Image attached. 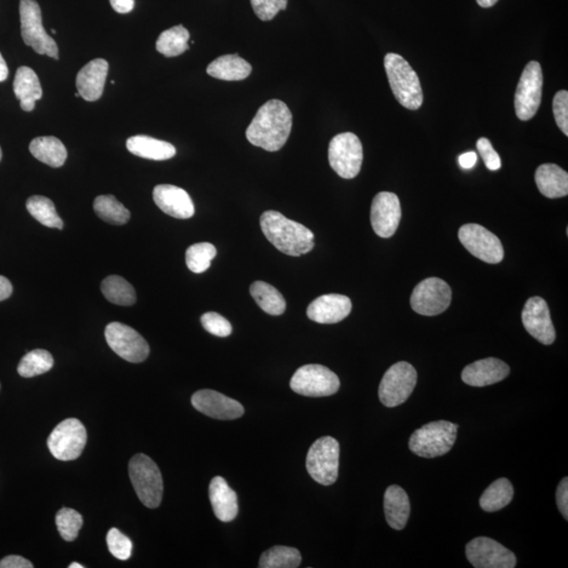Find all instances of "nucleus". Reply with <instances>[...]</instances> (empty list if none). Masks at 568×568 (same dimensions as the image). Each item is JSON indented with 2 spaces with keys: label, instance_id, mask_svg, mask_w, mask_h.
<instances>
[{
  "label": "nucleus",
  "instance_id": "nucleus-7",
  "mask_svg": "<svg viewBox=\"0 0 568 568\" xmlns=\"http://www.w3.org/2000/svg\"><path fill=\"white\" fill-rule=\"evenodd\" d=\"M340 442L335 438L326 436L316 440L308 452V473L321 485L334 484L340 469Z\"/></svg>",
  "mask_w": 568,
  "mask_h": 568
},
{
  "label": "nucleus",
  "instance_id": "nucleus-10",
  "mask_svg": "<svg viewBox=\"0 0 568 568\" xmlns=\"http://www.w3.org/2000/svg\"><path fill=\"white\" fill-rule=\"evenodd\" d=\"M329 162L332 169L344 180H353L359 174L364 162V148L357 135L341 133L330 142Z\"/></svg>",
  "mask_w": 568,
  "mask_h": 568
},
{
  "label": "nucleus",
  "instance_id": "nucleus-20",
  "mask_svg": "<svg viewBox=\"0 0 568 568\" xmlns=\"http://www.w3.org/2000/svg\"><path fill=\"white\" fill-rule=\"evenodd\" d=\"M352 301L340 294L324 295L308 308V317L321 324H334L346 319L352 312Z\"/></svg>",
  "mask_w": 568,
  "mask_h": 568
},
{
  "label": "nucleus",
  "instance_id": "nucleus-12",
  "mask_svg": "<svg viewBox=\"0 0 568 568\" xmlns=\"http://www.w3.org/2000/svg\"><path fill=\"white\" fill-rule=\"evenodd\" d=\"M543 74L540 63L530 61L522 72L515 95L516 114L522 122H527L537 114L541 105Z\"/></svg>",
  "mask_w": 568,
  "mask_h": 568
},
{
  "label": "nucleus",
  "instance_id": "nucleus-11",
  "mask_svg": "<svg viewBox=\"0 0 568 568\" xmlns=\"http://www.w3.org/2000/svg\"><path fill=\"white\" fill-rule=\"evenodd\" d=\"M87 429L77 419H66L51 433L48 446L51 454L60 461L76 460L87 444Z\"/></svg>",
  "mask_w": 568,
  "mask_h": 568
},
{
  "label": "nucleus",
  "instance_id": "nucleus-46",
  "mask_svg": "<svg viewBox=\"0 0 568 568\" xmlns=\"http://www.w3.org/2000/svg\"><path fill=\"white\" fill-rule=\"evenodd\" d=\"M556 505L564 516V519H568V479L567 477L561 480L558 489L556 492Z\"/></svg>",
  "mask_w": 568,
  "mask_h": 568
},
{
  "label": "nucleus",
  "instance_id": "nucleus-18",
  "mask_svg": "<svg viewBox=\"0 0 568 568\" xmlns=\"http://www.w3.org/2000/svg\"><path fill=\"white\" fill-rule=\"evenodd\" d=\"M522 323L529 334L544 346H550L556 340V330L550 318L547 301L541 297H532L522 311Z\"/></svg>",
  "mask_w": 568,
  "mask_h": 568
},
{
  "label": "nucleus",
  "instance_id": "nucleus-36",
  "mask_svg": "<svg viewBox=\"0 0 568 568\" xmlns=\"http://www.w3.org/2000/svg\"><path fill=\"white\" fill-rule=\"evenodd\" d=\"M302 556L297 548L274 547L261 555L260 568H296L301 564Z\"/></svg>",
  "mask_w": 568,
  "mask_h": 568
},
{
  "label": "nucleus",
  "instance_id": "nucleus-27",
  "mask_svg": "<svg viewBox=\"0 0 568 568\" xmlns=\"http://www.w3.org/2000/svg\"><path fill=\"white\" fill-rule=\"evenodd\" d=\"M16 99L20 101L22 110L32 112L36 102L42 100L43 90L36 73L28 67H20L16 72L14 84Z\"/></svg>",
  "mask_w": 568,
  "mask_h": 568
},
{
  "label": "nucleus",
  "instance_id": "nucleus-13",
  "mask_svg": "<svg viewBox=\"0 0 568 568\" xmlns=\"http://www.w3.org/2000/svg\"><path fill=\"white\" fill-rule=\"evenodd\" d=\"M459 240L470 254L491 265L503 260L504 249L500 239L489 229L476 223H468L459 229Z\"/></svg>",
  "mask_w": 568,
  "mask_h": 568
},
{
  "label": "nucleus",
  "instance_id": "nucleus-42",
  "mask_svg": "<svg viewBox=\"0 0 568 568\" xmlns=\"http://www.w3.org/2000/svg\"><path fill=\"white\" fill-rule=\"evenodd\" d=\"M289 0H251L252 10L258 19L262 21H269L276 16L280 11L288 7Z\"/></svg>",
  "mask_w": 568,
  "mask_h": 568
},
{
  "label": "nucleus",
  "instance_id": "nucleus-29",
  "mask_svg": "<svg viewBox=\"0 0 568 568\" xmlns=\"http://www.w3.org/2000/svg\"><path fill=\"white\" fill-rule=\"evenodd\" d=\"M206 73L226 82H239L250 76L252 66L237 54L222 55L210 63Z\"/></svg>",
  "mask_w": 568,
  "mask_h": 568
},
{
  "label": "nucleus",
  "instance_id": "nucleus-40",
  "mask_svg": "<svg viewBox=\"0 0 568 568\" xmlns=\"http://www.w3.org/2000/svg\"><path fill=\"white\" fill-rule=\"evenodd\" d=\"M84 519L82 515L72 508H61L56 515V525L63 540L71 542L78 537Z\"/></svg>",
  "mask_w": 568,
  "mask_h": 568
},
{
  "label": "nucleus",
  "instance_id": "nucleus-9",
  "mask_svg": "<svg viewBox=\"0 0 568 568\" xmlns=\"http://www.w3.org/2000/svg\"><path fill=\"white\" fill-rule=\"evenodd\" d=\"M415 367L401 361L389 367L379 386V399L388 407H395L405 403L414 392L417 384Z\"/></svg>",
  "mask_w": 568,
  "mask_h": 568
},
{
  "label": "nucleus",
  "instance_id": "nucleus-30",
  "mask_svg": "<svg viewBox=\"0 0 568 568\" xmlns=\"http://www.w3.org/2000/svg\"><path fill=\"white\" fill-rule=\"evenodd\" d=\"M33 156L52 168H60L65 164L68 152L63 143L56 137H37L30 143Z\"/></svg>",
  "mask_w": 568,
  "mask_h": 568
},
{
  "label": "nucleus",
  "instance_id": "nucleus-34",
  "mask_svg": "<svg viewBox=\"0 0 568 568\" xmlns=\"http://www.w3.org/2000/svg\"><path fill=\"white\" fill-rule=\"evenodd\" d=\"M94 211L103 221L114 226H124L130 220L131 213L113 195H101L95 199Z\"/></svg>",
  "mask_w": 568,
  "mask_h": 568
},
{
  "label": "nucleus",
  "instance_id": "nucleus-38",
  "mask_svg": "<svg viewBox=\"0 0 568 568\" xmlns=\"http://www.w3.org/2000/svg\"><path fill=\"white\" fill-rule=\"evenodd\" d=\"M54 365L52 355L44 349H34L25 355L19 364V374L24 378H32L48 372Z\"/></svg>",
  "mask_w": 568,
  "mask_h": 568
},
{
  "label": "nucleus",
  "instance_id": "nucleus-25",
  "mask_svg": "<svg viewBox=\"0 0 568 568\" xmlns=\"http://www.w3.org/2000/svg\"><path fill=\"white\" fill-rule=\"evenodd\" d=\"M384 513L389 526L396 531L404 530L411 514L410 498L398 485L388 487L384 493Z\"/></svg>",
  "mask_w": 568,
  "mask_h": 568
},
{
  "label": "nucleus",
  "instance_id": "nucleus-22",
  "mask_svg": "<svg viewBox=\"0 0 568 568\" xmlns=\"http://www.w3.org/2000/svg\"><path fill=\"white\" fill-rule=\"evenodd\" d=\"M509 372V366L502 360L486 358L464 367L461 378L470 387L484 388L504 380Z\"/></svg>",
  "mask_w": 568,
  "mask_h": 568
},
{
  "label": "nucleus",
  "instance_id": "nucleus-35",
  "mask_svg": "<svg viewBox=\"0 0 568 568\" xmlns=\"http://www.w3.org/2000/svg\"><path fill=\"white\" fill-rule=\"evenodd\" d=\"M189 33L181 25L165 30L157 39L156 50L165 57H176L188 50Z\"/></svg>",
  "mask_w": 568,
  "mask_h": 568
},
{
  "label": "nucleus",
  "instance_id": "nucleus-15",
  "mask_svg": "<svg viewBox=\"0 0 568 568\" xmlns=\"http://www.w3.org/2000/svg\"><path fill=\"white\" fill-rule=\"evenodd\" d=\"M452 301L450 285L437 277L424 279L411 296V307L418 314L436 316L446 311Z\"/></svg>",
  "mask_w": 568,
  "mask_h": 568
},
{
  "label": "nucleus",
  "instance_id": "nucleus-51",
  "mask_svg": "<svg viewBox=\"0 0 568 568\" xmlns=\"http://www.w3.org/2000/svg\"><path fill=\"white\" fill-rule=\"evenodd\" d=\"M9 76V68L7 62L4 60L2 53H0V83L4 82Z\"/></svg>",
  "mask_w": 568,
  "mask_h": 568
},
{
  "label": "nucleus",
  "instance_id": "nucleus-3",
  "mask_svg": "<svg viewBox=\"0 0 568 568\" xmlns=\"http://www.w3.org/2000/svg\"><path fill=\"white\" fill-rule=\"evenodd\" d=\"M384 68L396 100L409 110H418L423 103V92L410 63L403 56L388 53L384 57Z\"/></svg>",
  "mask_w": 568,
  "mask_h": 568
},
{
  "label": "nucleus",
  "instance_id": "nucleus-26",
  "mask_svg": "<svg viewBox=\"0 0 568 568\" xmlns=\"http://www.w3.org/2000/svg\"><path fill=\"white\" fill-rule=\"evenodd\" d=\"M535 180L543 196L556 199L567 196V172L554 164H545L536 171Z\"/></svg>",
  "mask_w": 568,
  "mask_h": 568
},
{
  "label": "nucleus",
  "instance_id": "nucleus-49",
  "mask_svg": "<svg viewBox=\"0 0 568 568\" xmlns=\"http://www.w3.org/2000/svg\"><path fill=\"white\" fill-rule=\"evenodd\" d=\"M477 154L475 152H468L459 157V164H460L461 168L468 170L474 168L476 163H477Z\"/></svg>",
  "mask_w": 568,
  "mask_h": 568
},
{
  "label": "nucleus",
  "instance_id": "nucleus-43",
  "mask_svg": "<svg viewBox=\"0 0 568 568\" xmlns=\"http://www.w3.org/2000/svg\"><path fill=\"white\" fill-rule=\"evenodd\" d=\"M202 324L206 332L217 337H228L232 334V325L223 316L215 312L202 316Z\"/></svg>",
  "mask_w": 568,
  "mask_h": 568
},
{
  "label": "nucleus",
  "instance_id": "nucleus-37",
  "mask_svg": "<svg viewBox=\"0 0 568 568\" xmlns=\"http://www.w3.org/2000/svg\"><path fill=\"white\" fill-rule=\"evenodd\" d=\"M27 210L43 226L63 228V221L57 214L55 205L51 199L44 196H32L27 200Z\"/></svg>",
  "mask_w": 568,
  "mask_h": 568
},
{
  "label": "nucleus",
  "instance_id": "nucleus-14",
  "mask_svg": "<svg viewBox=\"0 0 568 568\" xmlns=\"http://www.w3.org/2000/svg\"><path fill=\"white\" fill-rule=\"evenodd\" d=\"M105 336L108 347L129 363H143L150 354V347L145 338L131 326L112 323L107 325Z\"/></svg>",
  "mask_w": 568,
  "mask_h": 568
},
{
  "label": "nucleus",
  "instance_id": "nucleus-6",
  "mask_svg": "<svg viewBox=\"0 0 568 568\" xmlns=\"http://www.w3.org/2000/svg\"><path fill=\"white\" fill-rule=\"evenodd\" d=\"M21 36L28 47L40 55L60 60L59 47L43 26L42 10L36 0H20Z\"/></svg>",
  "mask_w": 568,
  "mask_h": 568
},
{
  "label": "nucleus",
  "instance_id": "nucleus-41",
  "mask_svg": "<svg viewBox=\"0 0 568 568\" xmlns=\"http://www.w3.org/2000/svg\"><path fill=\"white\" fill-rule=\"evenodd\" d=\"M107 543L110 553L119 560H128L133 549L131 539L117 529H111L108 532Z\"/></svg>",
  "mask_w": 568,
  "mask_h": 568
},
{
  "label": "nucleus",
  "instance_id": "nucleus-53",
  "mask_svg": "<svg viewBox=\"0 0 568 568\" xmlns=\"http://www.w3.org/2000/svg\"><path fill=\"white\" fill-rule=\"evenodd\" d=\"M68 567H70V568H84V566L82 564H72Z\"/></svg>",
  "mask_w": 568,
  "mask_h": 568
},
{
  "label": "nucleus",
  "instance_id": "nucleus-8",
  "mask_svg": "<svg viewBox=\"0 0 568 568\" xmlns=\"http://www.w3.org/2000/svg\"><path fill=\"white\" fill-rule=\"evenodd\" d=\"M291 388L307 397H329L340 391V378L328 367L308 364L298 369L291 379Z\"/></svg>",
  "mask_w": 568,
  "mask_h": 568
},
{
  "label": "nucleus",
  "instance_id": "nucleus-2",
  "mask_svg": "<svg viewBox=\"0 0 568 568\" xmlns=\"http://www.w3.org/2000/svg\"><path fill=\"white\" fill-rule=\"evenodd\" d=\"M260 227L269 243L285 255L300 257L314 249L313 232L277 211L265 212L260 217Z\"/></svg>",
  "mask_w": 568,
  "mask_h": 568
},
{
  "label": "nucleus",
  "instance_id": "nucleus-55",
  "mask_svg": "<svg viewBox=\"0 0 568 568\" xmlns=\"http://www.w3.org/2000/svg\"><path fill=\"white\" fill-rule=\"evenodd\" d=\"M52 33L56 34V30H54L53 28V30H52Z\"/></svg>",
  "mask_w": 568,
  "mask_h": 568
},
{
  "label": "nucleus",
  "instance_id": "nucleus-5",
  "mask_svg": "<svg viewBox=\"0 0 568 568\" xmlns=\"http://www.w3.org/2000/svg\"><path fill=\"white\" fill-rule=\"evenodd\" d=\"M129 475L142 504L157 508L164 496V479L157 464L145 454H137L130 460Z\"/></svg>",
  "mask_w": 568,
  "mask_h": 568
},
{
  "label": "nucleus",
  "instance_id": "nucleus-21",
  "mask_svg": "<svg viewBox=\"0 0 568 568\" xmlns=\"http://www.w3.org/2000/svg\"><path fill=\"white\" fill-rule=\"evenodd\" d=\"M155 204L164 213L177 220H188L195 214V206L188 192L172 185H159L153 192Z\"/></svg>",
  "mask_w": 568,
  "mask_h": 568
},
{
  "label": "nucleus",
  "instance_id": "nucleus-52",
  "mask_svg": "<svg viewBox=\"0 0 568 568\" xmlns=\"http://www.w3.org/2000/svg\"><path fill=\"white\" fill-rule=\"evenodd\" d=\"M498 2H499V0H477L478 4L482 8H492Z\"/></svg>",
  "mask_w": 568,
  "mask_h": 568
},
{
  "label": "nucleus",
  "instance_id": "nucleus-24",
  "mask_svg": "<svg viewBox=\"0 0 568 568\" xmlns=\"http://www.w3.org/2000/svg\"><path fill=\"white\" fill-rule=\"evenodd\" d=\"M210 500L218 520L231 522L238 515V500L236 492L228 486V482L217 476L211 481Z\"/></svg>",
  "mask_w": 568,
  "mask_h": 568
},
{
  "label": "nucleus",
  "instance_id": "nucleus-45",
  "mask_svg": "<svg viewBox=\"0 0 568 568\" xmlns=\"http://www.w3.org/2000/svg\"><path fill=\"white\" fill-rule=\"evenodd\" d=\"M477 148L487 169L497 171L501 168L500 156H499L489 140L480 139L477 141Z\"/></svg>",
  "mask_w": 568,
  "mask_h": 568
},
{
  "label": "nucleus",
  "instance_id": "nucleus-47",
  "mask_svg": "<svg viewBox=\"0 0 568 568\" xmlns=\"http://www.w3.org/2000/svg\"><path fill=\"white\" fill-rule=\"evenodd\" d=\"M0 568H33V564L24 556L13 555L0 561Z\"/></svg>",
  "mask_w": 568,
  "mask_h": 568
},
{
  "label": "nucleus",
  "instance_id": "nucleus-17",
  "mask_svg": "<svg viewBox=\"0 0 568 568\" xmlns=\"http://www.w3.org/2000/svg\"><path fill=\"white\" fill-rule=\"evenodd\" d=\"M401 215L403 212L397 195L389 192L376 195L371 208V222L379 237H392L397 231Z\"/></svg>",
  "mask_w": 568,
  "mask_h": 568
},
{
  "label": "nucleus",
  "instance_id": "nucleus-23",
  "mask_svg": "<svg viewBox=\"0 0 568 568\" xmlns=\"http://www.w3.org/2000/svg\"><path fill=\"white\" fill-rule=\"evenodd\" d=\"M108 63L105 60L97 59L90 61L77 74L76 87L80 97L87 101L100 99L105 90Z\"/></svg>",
  "mask_w": 568,
  "mask_h": 568
},
{
  "label": "nucleus",
  "instance_id": "nucleus-32",
  "mask_svg": "<svg viewBox=\"0 0 568 568\" xmlns=\"http://www.w3.org/2000/svg\"><path fill=\"white\" fill-rule=\"evenodd\" d=\"M514 497V487L507 478H500L492 482L482 493L480 498V507L484 512H498L508 507L512 502Z\"/></svg>",
  "mask_w": 568,
  "mask_h": 568
},
{
  "label": "nucleus",
  "instance_id": "nucleus-54",
  "mask_svg": "<svg viewBox=\"0 0 568 568\" xmlns=\"http://www.w3.org/2000/svg\"><path fill=\"white\" fill-rule=\"evenodd\" d=\"M3 157V151H2V148H0V160H2Z\"/></svg>",
  "mask_w": 568,
  "mask_h": 568
},
{
  "label": "nucleus",
  "instance_id": "nucleus-33",
  "mask_svg": "<svg viewBox=\"0 0 568 568\" xmlns=\"http://www.w3.org/2000/svg\"><path fill=\"white\" fill-rule=\"evenodd\" d=\"M101 292L108 301L117 306H133L137 300L133 285L117 275L108 276L102 281Z\"/></svg>",
  "mask_w": 568,
  "mask_h": 568
},
{
  "label": "nucleus",
  "instance_id": "nucleus-28",
  "mask_svg": "<svg viewBox=\"0 0 568 568\" xmlns=\"http://www.w3.org/2000/svg\"><path fill=\"white\" fill-rule=\"evenodd\" d=\"M129 152L145 159L168 160L176 155V148L170 142L152 139L150 136L137 135L126 140Z\"/></svg>",
  "mask_w": 568,
  "mask_h": 568
},
{
  "label": "nucleus",
  "instance_id": "nucleus-39",
  "mask_svg": "<svg viewBox=\"0 0 568 568\" xmlns=\"http://www.w3.org/2000/svg\"><path fill=\"white\" fill-rule=\"evenodd\" d=\"M217 255L215 246L209 243H200L189 246L186 252V262L189 271L202 274L208 271L212 260Z\"/></svg>",
  "mask_w": 568,
  "mask_h": 568
},
{
  "label": "nucleus",
  "instance_id": "nucleus-31",
  "mask_svg": "<svg viewBox=\"0 0 568 568\" xmlns=\"http://www.w3.org/2000/svg\"><path fill=\"white\" fill-rule=\"evenodd\" d=\"M250 292L263 312L272 316H280L285 312L284 298L273 285L263 281H255L251 284Z\"/></svg>",
  "mask_w": 568,
  "mask_h": 568
},
{
  "label": "nucleus",
  "instance_id": "nucleus-16",
  "mask_svg": "<svg viewBox=\"0 0 568 568\" xmlns=\"http://www.w3.org/2000/svg\"><path fill=\"white\" fill-rule=\"evenodd\" d=\"M466 553L469 564L476 568H514L517 564L513 552L487 537L473 539L467 545Z\"/></svg>",
  "mask_w": 568,
  "mask_h": 568
},
{
  "label": "nucleus",
  "instance_id": "nucleus-50",
  "mask_svg": "<svg viewBox=\"0 0 568 568\" xmlns=\"http://www.w3.org/2000/svg\"><path fill=\"white\" fill-rule=\"evenodd\" d=\"M13 286L8 278L0 276V301L8 300L12 295Z\"/></svg>",
  "mask_w": 568,
  "mask_h": 568
},
{
  "label": "nucleus",
  "instance_id": "nucleus-44",
  "mask_svg": "<svg viewBox=\"0 0 568 568\" xmlns=\"http://www.w3.org/2000/svg\"><path fill=\"white\" fill-rule=\"evenodd\" d=\"M553 112L556 125L568 136V92L559 91L554 97Z\"/></svg>",
  "mask_w": 568,
  "mask_h": 568
},
{
  "label": "nucleus",
  "instance_id": "nucleus-19",
  "mask_svg": "<svg viewBox=\"0 0 568 568\" xmlns=\"http://www.w3.org/2000/svg\"><path fill=\"white\" fill-rule=\"evenodd\" d=\"M192 404L202 414L218 420H234L244 414V406L238 401L212 389H202L195 393L192 396Z\"/></svg>",
  "mask_w": 568,
  "mask_h": 568
},
{
  "label": "nucleus",
  "instance_id": "nucleus-1",
  "mask_svg": "<svg viewBox=\"0 0 568 568\" xmlns=\"http://www.w3.org/2000/svg\"><path fill=\"white\" fill-rule=\"evenodd\" d=\"M292 115L288 106L278 100H268L258 110L246 129V139L252 146L277 152L288 141Z\"/></svg>",
  "mask_w": 568,
  "mask_h": 568
},
{
  "label": "nucleus",
  "instance_id": "nucleus-4",
  "mask_svg": "<svg viewBox=\"0 0 568 568\" xmlns=\"http://www.w3.org/2000/svg\"><path fill=\"white\" fill-rule=\"evenodd\" d=\"M457 430V424L445 420L428 423L412 433L410 450L422 458L444 456L454 446Z\"/></svg>",
  "mask_w": 568,
  "mask_h": 568
},
{
  "label": "nucleus",
  "instance_id": "nucleus-48",
  "mask_svg": "<svg viewBox=\"0 0 568 568\" xmlns=\"http://www.w3.org/2000/svg\"><path fill=\"white\" fill-rule=\"evenodd\" d=\"M112 8L119 14L132 12L134 9L135 0H110Z\"/></svg>",
  "mask_w": 568,
  "mask_h": 568
}]
</instances>
